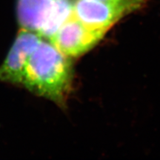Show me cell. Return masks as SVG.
<instances>
[{
	"mask_svg": "<svg viewBox=\"0 0 160 160\" xmlns=\"http://www.w3.org/2000/svg\"><path fill=\"white\" fill-rule=\"evenodd\" d=\"M73 71L69 57L51 42L42 39L26 66L22 83L25 88L65 107L71 89Z\"/></svg>",
	"mask_w": 160,
	"mask_h": 160,
	"instance_id": "1",
	"label": "cell"
},
{
	"mask_svg": "<svg viewBox=\"0 0 160 160\" xmlns=\"http://www.w3.org/2000/svg\"><path fill=\"white\" fill-rule=\"evenodd\" d=\"M105 33L89 28L72 16L49 40L66 57L75 58L91 51Z\"/></svg>",
	"mask_w": 160,
	"mask_h": 160,
	"instance_id": "2",
	"label": "cell"
},
{
	"mask_svg": "<svg viewBox=\"0 0 160 160\" xmlns=\"http://www.w3.org/2000/svg\"><path fill=\"white\" fill-rule=\"evenodd\" d=\"M42 39L37 32L22 28L0 66V82L22 85L30 57Z\"/></svg>",
	"mask_w": 160,
	"mask_h": 160,
	"instance_id": "3",
	"label": "cell"
},
{
	"mask_svg": "<svg viewBox=\"0 0 160 160\" xmlns=\"http://www.w3.org/2000/svg\"><path fill=\"white\" fill-rule=\"evenodd\" d=\"M131 12L125 8L97 0H76L73 17L89 28L107 32Z\"/></svg>",
	"mask_w": 160,
	"mask_h": 160,
	"instance_id": "4",
	"label": "cell"
},
{
	"mask_svg": "<svg viewBox=\"0 0 160 160\" xmlns=\"http://www.w3.org/2000/svg\"><path fill=\"white\" fill-rule=\"evenodd\" d=\"M54 0H17L18 22L22 28L39 34L51 17Z\"/></svg>",
	"mask_w": 160,
	"mask_h": 160,
	"instance_id": "5",
	"label": "cell"
},
{
	"mask_svg": "<svg viewBox=\"0 0 160 160\" xmlns=\"http://www.w3.org/2000/svg\"><path fill=\"white\" fill-rule=\"evenodd\" d=\"M71 0H54L51 17L39 33L42 38L50 39L64 23L73 16Z\"/></svg>",
	"mask_w": 160,
	"mask_h": 160,
	"instance_id": "6",
	"label": "cell"
},
{
	"mask_svg": "<svg viewBox=\"0 0 160 160\" xmlns=\"http://www.w3.org/2000/svg\"><path fill=\"white\" fill-rule=\"evenodd\" d=\"M97 1L113 4V5L125 8L131 13L142 8V7H143L145 4V0H97Z\"/></svg>",
	"mask_w": 160,
	"mask_h": 160,
	"instance_id": "7",
	"label": "cell"
}]
</instances>
